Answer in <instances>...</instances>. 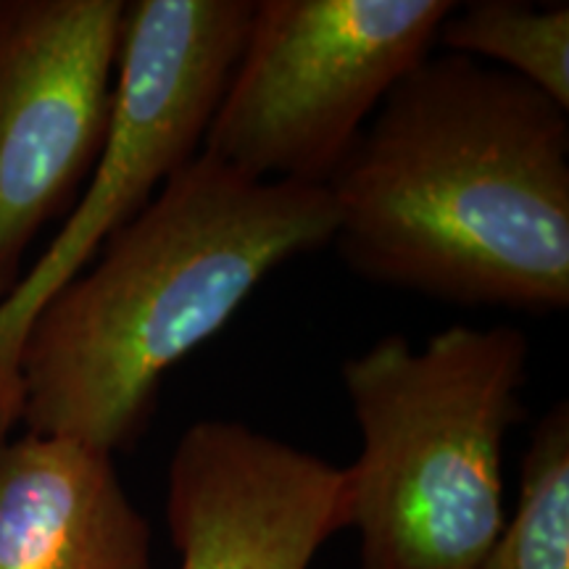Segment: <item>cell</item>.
<instances>
[{
  "instance_id": "1",
  "label": "cell",
  "mask_w": 569,
  "mask_h": 569,
  "mask_svg": "<svg viewBox=\"0 0 569 569\" xmlns=\"http://www.w3.org/2000/svg\"><path fill=\"white\" fill-rule=\"evenodd\" d=\"M356 274L469 309L569 306V119L515 74L432 53L325 182Z\"/></svg>"
},
{
  "instance_id": "2",
  "label": "cell",
  "mask_w": 569,
  "mask_h": 569,
  "mask_svg": "<svg viewBox=\"0 0 569 569\" xmlns=\"http://www.w3.org/2000/svg\"><path fill=\"white\" fill-rule=\"evenodd\" d=\"M325 184L264 182L198 153L34 315L21 427L111 457L146 436L161 382L274 269L332 246Z\"/></svg>"
},
{
  "instance_id": "3",
  "label": "cell",
  "mask_w": 569,
  "mask_h": 569,
  "mask_svg": "<svg viewBox=\"0 0 569 569\" xmlns=\"http://www.w3.org/2000/svg\"><path fill=\"white\" fill-rule=\"evenodd\" d=\"M515 325L386 336L340 367L361 432L346 475L361 569H480L503 525V440L528 415Z\"/></svg>"
},
{
  "instance_id": "4",
  "label": "cell",
  "mask_w": 569,
  "mask_h": 569,
  "mask_svg": "<svg viewBox=\"0 0 569 569\" xmlns=\"http://www.w3.org/2000/svg\"><path fill=\"white\" fill-rule=\"evenodd\" d=\"M253 0H134L124 9L106 142L51 246L0 301V438L21 422L19 348L34 315L201 153Z\"/></svg>"
},
{
  "instance_id": "5",
  "label": "cell",
  "mask_w": 569,
  "mask_h": 569,
  "mask_svg": "<svg viewBox=\"0 0 569 569\" xmlns=\"http://www.w3.org/2000/svg\"><path fill=\"white\" fill-rule=\"evenodd\" d=\"M451 0H259L201 151L264 182L325 184L427 56Z\"/></svg>"
},
{
  "instance_id": "6",
  "label": "cell",
  "mask_w": 569,
  "mask_h": 569,
  "mask_svg": "<svg viewBox=\"0 0 569 569\" xmlns=\"http://www.w3.org/2000/svg\"><path fill=\"white\" fill-rule=\"evenodd\" d=\"M122 0H0V301L109 134Z\"/></svg>"
},
{
  "instance_id": "7",
  "label": "cell",
  "mask_w": 569,
  "mask_h": 569,
  "mask_svg": "<svg viewBox=\"0 0 569 569\" xmlns=\"http://www.w3.org/2000/svg\"><path fill=\"white\" fill-rule=\"evenodd\" d=\"M167 522L180 569H309L348 528L346 475L232 419H201L169 461Z\"/></svg>"
},
{
  "instance_id": "8",
  "label": "cell",
  "mask_w": 569,
  "mask_h": 569,
  "mask_svg": "<svg viewBox=\"0 0 569 569\" xmlns=\"http://www.w3.org/2000/svg\"><path fill=\"white\" fill-rule=\"evenodd\" d=\"M0 569H151V528L113 457L69 438H0Z\"/></svg>"
},
{
  "instance_id": "9",
  "label": "cell",
  "mask_w": 569,
  "mask_h": 569,
  "mask_svg": "<svg viewBox=\"0 0 569 569\" xmlns=\"http://www.w3.org/2000/svg\"><path fill=\"white\" fill-rule=\"evenodd\" d=\"M438 48L493 61L569 111V6L475 0L459 6L438 32Z\"/></svg>"
},
{
  "instance_id": "10",
  "label": "cell",
  "mask_w": 569,
  "mask_h": 569,
  "mask_svg": "<svg viewBox=\"0 0 569 569\" xmlns=\"http://www.w3.org/2000/svg\"><path fill=\"white\" fill-rule=\"evenodd\" d=\"M480 569H569V403L540 417L522 459L515 517Z\"/></svg>"
}]
</instances>
